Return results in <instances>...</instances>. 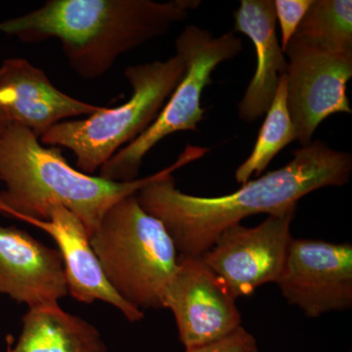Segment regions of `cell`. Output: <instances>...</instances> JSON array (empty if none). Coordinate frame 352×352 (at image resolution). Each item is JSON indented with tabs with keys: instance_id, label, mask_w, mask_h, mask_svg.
I'll use <instances>...</instances> for the list:
<instances>
[{
	"instance_id": "d6986e66",
	"label": "cell",
	"mask_w": 352,
	"mask_h": 352,
	"mask_svg": "<svg viewBox=\"0 0 352 352\" xmlns=\"http://www.w3.org/2000/svg\"><path fill=\"white\" fill-rule=\"evenodd\" d=\"M185 352H259L258 342L251 333L241 326L230 335L204 346L185 349Z\"/></svg>"
},
{
	"instance_id": "8fae6325",
	"label": "cell",
	"mask_w": 352,
	"mask_h": 352,
	"mask_svg": "<svg viewBox=\"0 0 352 352\" xmlns=\"http://www.w3.org/2000/svg\"><path fill=\"white\" fill-rule=\"evenodd\" d=\"M104 107L64 94L24 58L6 59L0 66V111L10 124L25 127L38 138L60 122L88 117Z\"/></svg>"
},
{
	"instance_id": "277c9868",
	"label": "cell",
	"mask_w": 352,
	"mask_h": 352,
	"mask_svg": "<svg viewBox=\"0 0 352 352\" xmlns=\"http://www.w3.org/2000/svg\"><path fill=\"white\" fill-rule=\"evenodd\" d=\"M90 245L109 284L126 302L142 311L164 308L179 256L166 227L143 210L136 195L109 208Z\"/></svg>"
},
{
	"instance_id": "e0dca14e",
	"label": "cell",
	"mask_w": 352,
	"mask_h": 352,
	"mask_svg": "<svg viewBox=\"0 0 352 352\" xmlns=\"http://www.w3.org/2000/svg\"><path fill=\"white\" fill-rule=\"evenodd\" d=\"M296 38L333 51H352L351 0H312Z\"/></svg>"
},
{
	"instance_id": "ffe728a7",
	"label": "cell",
	"mask_w": 352,
	"mask_h": 352,
	"mask_svg": "<svg viewBox=\"0 0 352 352\" xmlns=\"http://www.w3.org/2000/svg\"><path fill=\"white\" fill-rule=\"evenodd\" d=\"M9 124H10V122L7 119L6 115L0 111V131H3Z\"/></svg>"
},
{
	"instance_id": "8992f818",
	"label": "cell",
	"mask_w": 352,
	"mask_h": 352,
	"mask_svg": "<svg viewBox=\"0 0 352 352\" xmlns=\"http://www.w3.org/2000/svg\"><path fill=\"white\" fill-rule=\"evenodd\" d=\"M175 50L185 63L182 80L156 120L102 166L100 177L115 182L138 179L143 160L157 143L175 132L197 131L206 112L201 95L212 82V74L222 62L237 57L243 43L233 32L214 36L208 30L189 25L176 38Z\"/></svg>"
},
{
	"instance_id": "7c38bea8",
	"label": "cell",
	"mask_w": 352,
	"mask_h": 352,
	"mask_svg": "<svg viewBox=\"0 0 352 352\" xmlns=\"http://www.w3.org/2000/svg\"><path fill=\"white\" fill-rule=\"evenodd\" d=\"M0 295L28 308L59 303L69 295L59 251L27 231L0 226Z\"/></svg>"
},
{
	"instance_id": "4fadbf2b",
	"label": "cell",
	"mask_w": 352,
	"mask_h": 352,
	"mask_svg": "<svg viewBox=\"0 0 352 352\" xmlns=\"http://www.w3.org/2000/svg\"><path fill=\"white\" fill-rule=\"evenodd\" d=\"M56 243L63 261L68 294L82 303L103 302L117 308L131 322L142 320L144 312L126 302L109 284L90 245L87 229L73 212L62 206L51 208L47 220L25 219Z\"/></svg>"
},
{
	"instance_id": "9c48e42d",
	"label": "cell",
	"mask_w": 352,
	"mask_h": 352,
	"mask_svg": "<svg viewBox=\"0 0 352 352\" xmlns=\"http://www.w3.org/2000/svg\"><path fill=\"white\" fill-rule=\"evenodd\" d=\"M236 298L201 256H179L164 295L185 349L204 346L242 326Z\"/></svg>"
},
{
	"instance_id": "2e32d148",
	"label": "cell",
	"mask_w": 352,
	"mask_h": 352,
	"mask_svg": "<svg viewBox=\"0 0 352 352\" xmlns=\"http://www.w3.org/2000/svg\"><path fill=\"white\" fill-rule=\"evenodd\" d=\"M261 126L254 149L235 173L236 182L243 185L251 176H258L285 147L296 140L287 101V76H281L276 94Z\"/></svg>"
},
{
	"instance_id": "3957f363",
	"label": "cell",
	"mask_w": 352,
	"mask_h": 352,
	"mask_svg": "<svg viewBox=\"0 0 352 352\" xmlns=\"http://www.w3.org/2000/svg\"><path fill=\"white\" fill-rule=\"evenodd\" d=\"M163 170L133 182H115L72 168L58 147H46L19 124L0 131V212L12 219L47 220L62 206L82 222L88 235L96 230L109 208L136 195Z\"/></svg>"
},
{
	"instance_id": "5bb4252c",
	"label": "cell",
	"mask_w": 352,
	"mask_h": 352,
	"mask_svg": "<svg viewBox=\"0 0 352 352\" xmlns=\"http://www.w3.org/2000/svg\"><path fill=\"white\" fill-rule=\"evenodd\" d=\"M234 19L233 32L245 34L256 50V71L238 105L240 119L251 124L267 112L288 63L277 38L273 0H241Z\"/></svg>"
},
{
	"instance_id": "6da1fadb",
	"label": "cell",
	"mask_w": 352,
	"mask_h": 352,
	"mask_svg": "<svg viewBox=\"0 0 352 352\" xmlns=\"http://www.w3.org/2000/svg\"><path fill=\"white\" fill-rule=\"evenodd\" d=\"M204 150L187 145L175 164L164 168L136 198L148 214L159 219L175 243L179 256H201L220 234L251 215L283 214L296 210L302 197L324 187L347 184L352 156L320 140L294 152L289 164L270 171L239 190L219 197H199L176 188L173 173L201 159Z\"/></svg>"
},
{
	"instance_id": "52a82bcc",
	"label": "cell",
	"mask_w": 352,
	"mask_h": 352,
	"mask_svg": "<svg viewBox=\"0 0 352 352\" xmlns=\"http://www.w3.org/2000/svg\"><path fill=\"white\" fill-rule=\"evenodd\" d=\"M283 52L289 113L296 140L305 147L328 117L352 113L346 95L352 51L330 50L293 36Z\"/></svg>"
},
{
	"instance_id": "ba28073f",
	"label": "cell",
	"mask_w": 352,
	"mask_h": 352,
	"mask_svg": "<svg viewBox=\"0 0 352 352\" xmlns=\"http://www.w3.org/2000/svg\"><path fill=\"white\" fill-rule=\"evenodd\" d=\"M295 212L270 215L252 228L240 223L230 226L201 254L236 300L252 296L264 284L276 283L293 240Z\"/></svg>"
},
{
	"instance_id": "30bf717a",
	"label": "cell",
	"mask_w": 352,
	"mask_h": 352,
	"mask_svg": "<svg viewBox=\"0 0 352 352\" xmlns=\"http://www.w3.org/2000/svg\"><path fill=\"white\" fill-rule=\"evenodd\" d=\"M276 284L309 318L352 307V245L321 240L291 241Z\"/></svg>"
},
{
	"instance_id": "5b68a950",
	"label": "cell",
	"mask_w": 352,
	"mask_h": 352,
	"mask_svg": "<svg viewBox=\"0 0 352 352\" xmlns=\"http://www.w3.org/2000/svg\"><path fill=\"white\" fill-rule=\"evenodd\" d=\"M184 73V61L176 53L166 61L129 66L124 76L132 95L126 103L116 108L105 106L87 119L60 122L39 140L50 147L67 148L75 154L78 170L92 175L147 131Z\"/></svg>"
},
{
	"instance_id": "7a4b0ae2",
	"label": "cell",
	"mask_w": 352,
	"mask_h": 352,
	"mask_svg": "<svg viewBox=\"0 0 352 352\" xmlns=\"http://www.w3.org/2000/svg\"><path fill=\"white\" fill-rule=\"evenodd\" d=\"M200 6V0H47L0 22V32L25 43L57 38L76 75L94 80L118 58L164 36Z\"/></svg>"
},
{
	"instance_id": "ac0fdd59",
	"label": "cell",
	"mask_w": 352,
	"mask_h": 352,
	"mask_svg": "<svg viewBox=\"0 0 352 352\" xmlns=\"http://www.w3.org/2000/svg\"><path fill=\"white\" fill-rule=\"evenodd\" d=\"M311 3L312 0H273L275 16L281 29L282 50L296 34Z\"/></svg>"
},
{
	"instance_id": "9a60e30c",
	"label": "cell",
	"mask_w": 352,
	"mask_h": 352,
	"mask_svg": "<svg viewBox=\"0 0 352 352\" xmlns=\"http://www.w3.org/2000/svg\"><path fill=\"white\" fill-rule=\"evenodd\" d=\"M16 342L6 352H108L101 333L82 317L56 305L28 308Z\"/></svg>"
}]
</instances>
